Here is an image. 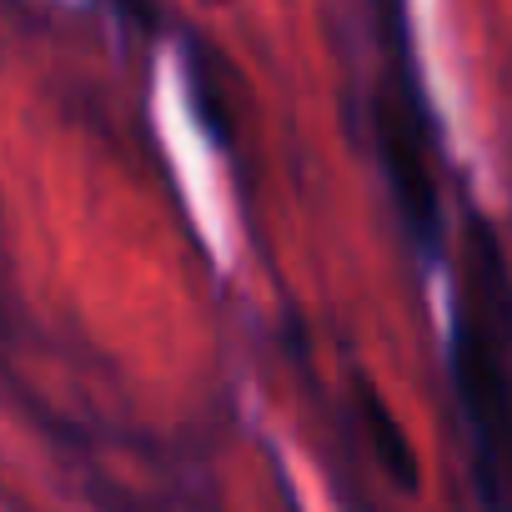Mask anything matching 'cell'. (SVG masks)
Returning <instances> with one entry per match:
<instances>
[{"label":"cell","mask_w":512,"mask_h":512,"mask_svg":"<svg viewBox=\"0 0 512 512\" xmlns=\"http://www.w3.org/2000/svg\"><path fill=\"white\" fill-rule=\"evenodd\" d=\"M452 382L477 442V487L487 512L512 492V277L487 231L467 221V282L452 317Z\"/></svg>","instance_id":"6da1fadb"},{"label":"cell","mask_w":512,"mask_h":512,"mask_svg":"<svg viewBox=\"0 0 512 512\" xmlns=\"http://www.w3.org/2000/svg\"><path fill=\"white\" fill-rule=\"evenodd\" d=\"M377 151H382L392 201H397V216H402L412 246L427 256V262H437V251H442L437 181H432V166H427V151H422V131H417L407 101H397L392 91L377 96Z\"/></svg>","instance_id":"7a4b0ae2"},{"label":"cell","mask_w":512,"mask_h":512,"mask_svg":"<svg viewBox=\"0 0 512 512\" xmlns=\"http://www.w3.org/2000/svg\"><path fill=\"white\" fill-rule=\"evenodd\" d=\"M362 422H367L372 447H377L382 467L392 472V482H402V487L412 492V487H417V457H412V447H407V432H402V422L392 417V407L382 402V392L367 387V382H362Z\"/></svg>","instance_id":"3957f363"}]
</instances>
